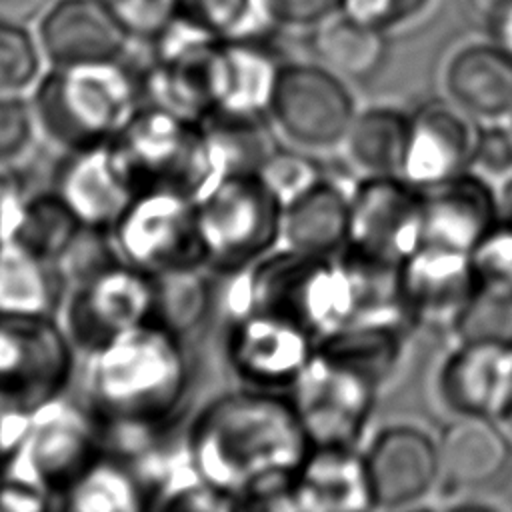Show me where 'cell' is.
Wrapping results in <instances>:
<instances>
[{"mask_svg":"<svg viewBox=\"0 0 512 512\" xmlns=\"http://www.w3.org/2000/svg\"><path fill=\"white\" fill-rule=\"evenodd\" d=\"M310 448L286 392L242 384L210 398L182 442L192 472L236 510H292L290 486Z\"/></svg>","mask_w":512,"mask_h":512,"instance_id":"1","label":"cell"},{"mask_svg":"<svg viewBox=\"0 0 512 512\" xmlns=\"http://www.w3.org/2000/svg\"><path fill=\"white\" fill-rule=\"evenodd\" d=\"M84 404L104 432L148 438L182 410L192 370L184 338L150 320L82 354Z\"/></svg>","mask_w":512,"mask_h":512,"instance_id":"2","label":"cell"},{"mask_svg":"<svg viewBox=\"0 0 512 512\" xmlns=\"http://www.w3.org/2000/svg\"><path fill=\"white\" fill-rule=\"evenodd\" d=\"M230 278V314L268 312L300 326L316 342L358 316H400L394 276L358 270L340 254L320 256L282 246Z\"/></svg>","mask_w":512,"mask_h":512,"instance_id":"3","label":"cell"},{"mask_svg":"<svg viewBox=\"0 0 512 512\" xmlns=\"http://www.w3.org/2000/svg\"><path fill=\"white\" fill-rule=\"evenodd\" d=\"M28 96L40 136L60 152L112 142L142 104L138 70L128 58L48 66Z\"/></svg>","mask_w":512,"mask_h":512,"instance_id":"4","label":"cell"},{"mask_svg":"<svg viewBox=\"0 0 512 512\" xmlns=\"http://www.w3.org/2000/svg\"><path fill=\"white\" fill-rule=\"evenodd\" d=\"M194 200L210 272L240 274L280 248L284 200L260 172H226Z\"/></svg>","mask_w":512,"mask_h":512,"instance_id":"5","label":"cell"},{"mask_svg":"<svg viewBox=\"0 0 512 512\" xmlns=\"http://www.w3.org/2000/svg\"><path fill=\"white\" fill-rule=\"evenodd\" d=\"M132 188L170 186L194 198L218 176L202 120L142 102L110 142Z\"/></svg>","mask_w":512,"mask_h":512,"instance_id":"6","label":"cell"},{"mask_svg":"<svg viewBox=\"0 0 512 512\" xmlns=\"http://www.w3.org/2000/svg\"><path fill=\"white\" fill-rule=\"evenodd\" d=\"M108 236L122 262L150 276L206 268L196 200L180 188L138 190Z\"/></svg>","mask_w":512,"mask_h":512,"instance_id":"7","label":"cell"},{"mask_svg":"<svg viewBox=\"0 0 512 512\" xmlns=\"http://www.w3.org/2000/svg\"><path fill=\"white\" fill-rule=\"evenodd\" d=\"M422 246V190L396 174L362 176L350 190L342 258L352 266L394 274Z\"/></svg>","mask_w":512,"mask_h":512,"instance_id":"8","label":"cell"},{"mask_svg":"<svg viewBox=\"0 0 512 512\" xmlns=\"http://www.w3.org/2000/svg\"><path fill=\"white\" fill-rule=\"evenodd\" d=\"M154 304V276L118 258L72 280L58 318L78 354H86L150 322Z\"/></svg>","mask_w":512,"mask_h":512,"instance_id":"9","label":"cell"},{"mask_svg":"<svg viewBox=\"0 0 512 512\" xmlns=\"http://www.w3.org/2000/svg\"><path fill=\"white\" fill-rule=\"evenodd\" d=\"M356 112L346 80L320 62L280 66L268 118L290 146L306 152L342 146Z\"/></svg>","mask_w":512,"mask_h":512,"instance_id":"10","label":"cell"},{"mask_svg":"<svg viewBox=\"0 0 512 512\" xmlns=\"http://www.w3.org/2000/svg\"><path fill=\"white\" fill-rule=\"evenodd\" d=\"M78 350L58 316L0 312V392L36 408L64 396Z\"/></svg>","mask_w":512,"mask_h":512,"instance_id":"11","label":"cell"},{"mask_svg":"<svg viewBox=\"0 0 512 512\" xmlns=\"http://www.w3.org/2000/svg\"><path fill=\"white\" fill-rule=\"evenodd\" d=\"M106 446V432L88 406L64 394L32 410L22 448L6 470L56 498Z\"/></svg>","mask_w":512,"mask_h":512,"instance_id":"12","label":"cell"},{"mask_svg":"<svg viewBox=\"0 0 512 512\" xmlns=\"http://www.w3.org/2000/svg\"><path fill=\"white\" fill-rule=\"evenodd\" d=\"M380 388L314 352L288 396L312 446H360Z\"/></svg>","mask_w":512,"mask_h":512,"instance_id":"13","label":"cell"},{"mask_svg":"<svg viewBox=\"0 0 512 512\" xmlns=\"http://www.w3.org/2000/svg\"><path fill=\"white\" fill-rule=\"evenodd\" d=\"M316 352V338L300 326L260 310L228 314L224 358L242 386L290 392Z\"/></svg>","mask_w":512,"mask_h":512,"instance_id":"14","label":"cell"},{"mask_svg":"<svg viewBox=\"0 0 512 512\" xmlns=\"http://www.w3.org/2000/svg\"><path fill=\"white\" fill-rule=\"evenodd\" d=\"M476 286L478 276L470 254L422 244L396 268L394 300L410 328L450 332Z\"/></svg>","mask_w":512,"mask_h":512,"instance_id":"15","label":"cell"},{"mask_svg":"<svg viewBox=\"0 0 512 512\" xmlns=\"http://www.w3.org/2000/svg\"><path fill=\"white\" fill-rule=\"evenodd\" d=\"M362 454L374 510L410 508L442 480L438 438L414 424L384 426Z\"/></svg>","mask_w":512,"mask_h":512,"instance_id":"16","label":"cell"},{"mask_svg":"<svg viewBox=\"0 0 512 512\" xmlns=\"http://www.w3.org/2000/svg\"><path fill=\"white\" fill-rule=\"evenodd\" d=\"M478 122L448 98H430L408 112L400 176L428 190L472 170Z\"/></svg>","mask_w":512,"mask_h":512,"instance_id":"17","label":"cell"},{"mask_svg":"<svg viewBox=\"0 0 512 512\" xmlns=\"http://www.w3.org/2000/svg\"><path fill=\"white\" fill-rule=\"evenodd\" d=\"M436 390L454 416L502 422L512 410V344L456 342L440 364Z\"/></svg>","mask_w":512,"mask_h":512,"instance_id":"18","label":"cell"},{"mask_svg":"<svg viewBox=\"0 0 512 512\" xmlns=\"http://www.w3.org/2000/svg\"><path fill=\"white\" fill-rule=\"evenodd\" d=\"M46 66L126 60L132 42L100 0H50L34 22Z\"/></svg>","mask_w":512,"mask_h":512,"instance_id":"19","label":"cell"},{"mask_svg":"<svg viewBox=\"0 0 512 512\" xmlns=\"http://www.w3.org/2000/svg\"><path fill=\"white\" fill-rule=\"evenodd\" d=\"M84 228L108 232L136 190L110 142L62 152L50 186Z\"/></svg>","mask_w":512,"mask_h":512,"instance_id":"20","label":"cell"},{"mask_svg":"<svg viewBox=\"0 0 512 512\" xmlns=\"http://www.w3.org/2000/svg\"><path fill=\"white\" fill-rule=\"evenodd\" d=\"M498 220V190L476 170L422 190V244L470 254Z\"/></svg>","mask_w":512,"mask_h":512,"instance_id":"21","label":"cell"},{"mask_svg":"<svg viewBox=\"0 0 512 512\" xmlns=\"http://www.w3.org/2000/svg\"><path fill=\"white\" fill-rule=\"evenodd\" d=\"M294 512L374 510L364 454L354 446H312L292 486Z\"/></svg>","mask_w":512,"mask_h":512,"instance_id":"22","label":"cell"},{"mask_svg":"<svg viewBox=\"0 0 512 512\" xmlns=\"http://www.w3.org/2000/svg\"><path fill=\"white\" fill-rule=\"evenodd\" d=\"M450 102L474 120L498 122L512 112V52L498 42L460 46L444 66Z\"/></svg>","mask_w":512,"mask_h":512,"instance_id":"23","label":"cell"},{"mask_svg":"<svg viewBox=\"0 0 512 512\" xmlns=\"http://www.w3.org/2000/svg\"><path fill=\"white\" fill-rule=\"evenodd\" d=\"M410 326L398 314H366L316 342V354L382 388L398 370Z\"/></svg>","mask_w":512,"mask_h":512,"instance_id":"24","label":"cell"},{"mask_svg":"<svg viewBox=\"0 0 512 512\" xmlns=\"http://www.w3.org/2000/svg\"><path fill=\"white\" fill-rule=\"evenodd\" d=\"M56 510L142 512L152 510V488L124 452L104 448L56 496Z\"/></svg>","mask_w":512,"mask_h":512,"instance_id":"25","label":"cell"},{"mask_svg":"<svg viewBox=\"0 0 512 512\" xmlns=\"http://www.w3.org/2000/svg\"><path fill=\"white\" fill-rule=\"evenodd\" d=\"M350 190L322 176L284 202L282 246L320 254H342L348 238Z\"/></svg>","mask_w":512,"mask_h":512,"instance_id":"26","label":"cell"},{"mask_svg":"<svg viewBox=\"0 0 512 512\" xmlns=\"http://www.w3.org/2000/svg\"><path fill=\"white\" fill-rule=\"evenodd\" d=\"M442 480L474 488L494 480L510 458L500 422L478 416H454L438 438Z\"/></svg>","mask_w":512,"mask_h":512,"instance_id":"27","label":"cell"},{"mask_svg":"<svg viewBox=\"0 0 512 512\" xmlns=\"http://www.w3.org/2000/svg\"><path fill=\"white\" fill-rule=\"evenodd\" d=\"M68 286L60 264L12 240L0 242V312L58 316Z\"/></svg>","mask_w":512,"mask_h":512,"instance_id":"28","label":"cell"},{"mask_svg":"<svg viewBox=\"0 0 512 512\" xmlns=\"http://www.w3.org/2000/svg\"><path fill=\"white\" fill-rule=\"evenodd\" d=\"M408 136V112L396 106L358 110L342 142L362 176H400Z\"/></svg>","mask_w":512,"mask_h":512,"instance_id":"29","label":"cell"},{"mask_svg":"<svg viewBox=\"0 0 512 512\" xmlns=\"http://www.w3.org/2000/svg\"><path fill=\"white\" fill-rule=\"evenodd\" d=\"M316 60L344 80L372 76L384 62V32L362 24L346 14L332 16L318 24L312 36Z\"/></svg>","mask_w":512,"mask_h":512,"instance_id":"30","label":"cell"},{"mask_svg":"<svg viewBox=\"0 0 512 512\" xmlns=\"http://www.w3.org/2000/svg\"><path fill=\"white\" fill-rule=\"evenodd\" d=\"M226 44L228 84L222 106L216 112L238 116H268L282 64H278L274 54L262 46L260 38L226 40Z\"/></svg>","mask_w":512,"mask_h":512,"instance_id":"31","label":"cell"},{"mask_svg":"<svg viewBox=\"0 0 512 512\" xmlns=\"http://www.w3.org/2000/svg\"><path fill=\"white\" fill-rule=\"evenodd\" d=\"M84 226L52 190L28 192L18 218L6 240H12L28 252L60 264L72 248Z\"/></svg>","mask_w":512,"mask_h":512,"instance_id":"32","label":"cell"},{"mask_svg":"<svg viewBox=\"0 0 512 512\" xmlns=\"http://www.w3.org/2000/svg\"><path fill=\"white\" fill-rule=\"evenodd\" d=\"M210 274L208 268H190L154 276L156 304L152 320L186 338L210 312Z\"/></svg>","mask_w":512,"mask_h":512,"instance_id":"33","label":"cell"},{"mask_svg":"<svg viewBox=\"0 0 512 512\" xmlns=\"http://www.w3.org/2000/svg\"><path fill=\"white\" fill-rule=\"evenodd\" d=\"M176 22L220 40L258 38L260 0H172Z\"/></svg>","mask_w":512,"mask_h":512,"instance_id":"34","label":"cell"},{"mask_svg":"<svg viewBox=\"0 0 512 512\" xmlns=\"http://www.w3.org/2000/svg\"><path fill=\"white\" fill-rule=\"evenodd\" d=\"M450 332L456 342L512 344V290L478 280Z\"/></svg>","mask_w":512,"mask_h":512,"instance_id":"35","label":"cell"},{"mask_svg":"<svg viewBox=\"0 0 512 512\" xmlns=\"http://www.w3.org/2000/svg\"><path fill=\"white\" fill-rule=\"evenodd\" d=\"M46 68L34 28L0 16V94H30Z\"/></svg>","mask_w":512,"mask_h":512,"instance_id":"36","label":"cell"},{"mask_svg":"<svg viewBox=\"0 0 512 512\" xmlns=\"http://www.w3.org/2000/svg\"><path fill=\"white\" fill-rule=\"evenodd\" d=\"M28 94H0V166H18L40 140Z\"/></svg>","mask_w":512,"mask_h":512,"instance_id":"37","label":"cell"},{"mask_svg":"<svg viewBox=\"0 0 512 512\" xmlns=\"http://www.w3.org/2000/svg\"><path fill=\"white\" fill-rule=\"evenodd\" d=\"M132 44L148 46L174 22L172 0H100Z\"/></svg>","mask_w":512,"mask_h":512,"instance_id":"38","label":"cell"},{"mask_svg":"<svg viewBox=\"0 0 512 512\" xmlns=\"http://www.w3.org/2000/svg\"><path fill=\"white\" fill-rule=\"evenodd\" d=\"M260 174L284 202H288L290 198L312 186L318 178H322L320 168L312 160L310 152L296 146H278Z\"/></svg>","mask_w":512,"mask_h":512,"instance_id":"39","label":"cell"},{"mask_svg":"<svg viewBox=\"0 0 512 512\" xmlns=\"http://www.w3.org/2000/svg\"><path fill=\"white\" fill-rule=\"evenodd\" d=\"M480 282L512 290V224L502 218L470 252Z\"/></svg>","mask_w":512,"mask_h":512,"instance_id":"40","label":"cell"},{"mask_svg":"<svg viewBox=\"0 0 512 512\" xmlns=\"http://www.w3.org/2000/svg\"><path fill=\"white\" fill-rule=\"evenodd\" d=\"M472 170L486 178H506L512 174V130L508 124H478Z\"/></svg>","mask_w":512,"mask_h":512,"instance_id":"41","label":"cell"},{"mask_svg":"<svg viewBox=\"0 0 512 512\" xmlns=\"http://www.w3.org/2000/svg\"><path fill=\"white\" fill-rule=\"evenodd\" d=\"M430 0H344L340 12L386 32L388 28L410 22L426 10Z\"/></svg>","mask_w":512,"mask_h":512,"instance_id":"42","label":"cell"},{"mask_svg":"<svg viewBox=\"0 0 512 512\" xmlns=\"http://www.w3.org/2000/svg\"><path fill=\"white\" fill-rule=\"evenodd\" d=\"M344 0H260L264 14L284 26L310 28L340 12Z\"/></svg>","mask_w":512,"mask_h":512,"instance_id":"43","label":"cell"},{"mask_svg":"<svg viewBox=\"0 0 512 512\" xmlns=\"http://www.w3.org/2000/svg\"><path fill=\"white\" fill-rule=\"evenodd\" d=\"M56 510V498L36 482L4 470L0 474V512Z\"/></svg>","mask_w":512,"mask_h":512,"instance_id":"44","label":"cell"},{"mask_svg":"<svg viewBox=\"0 0 512 512\" xmlns=\"http://www.w3.org/2000/svg\"><path fill=\"white\" fill-rule=\"evenodd\" d=\"M32 410L34 408L0 392V466L4 470L14 462L22 448Z\"/></svg>","mask_w":512,"mask_h":512,"instance_id":"45","label":"cell"},{"mask_svg":"<svg viewBox=\"0 0 512 512\" xmlns=\"http://www.w3.org/2000/svg\"><path fill=\"white\" fill-rule=\"evenodd\" d=\"M28 192L18 166H0V242L10 236Z\"/></svg>","mask_w":512,"mask_h":512,"instance_id":"46","label":"cell"},{"mask_svg":"<svg viewBox=\"0 0 512 512\" xmlns=\"http://www.w3.org/2000/svg\"><path fill=\"white\" fill-rule=\"evenodd\" d=\"M50 0H0V16L32 24Z\"/></svg>","mask_w":512,"mask_h":512,"instance_id":"47","label":"cell"},{"mask_svg":"<svg viewBox=\"0 0 512 512\" xmlns=\"http://www.w3.org/2000/svg\"><path fill=\"white\" fill-rule=\"evenodd\" d=\"M486 24L490 26L494 42H498L502 48L512 52V4H508L504 10H500Z\"/></svg>","mask_w":512,"mask_h":512,"instance_id":"48","label":"cell"},{"mask_svg":"<svg viewBox=\"0 0 512 512\" xmlns=\"http://www.w3.org/2000/svg\"><path fill=\"white\" fill-rule=\"evenodd\" d=\"M466 4L470 6V10L480 16L482 20H492L500 10H504L508 4H512V0H466Z\"/></svg>","mask_w":512,"mask_h":512,"instance_id":"49","label":"cell"},{"mask_svg":"<svg viewBox=\"0 0 512 512\" xmlns=\"http://www.w3.org/2000/svg\"><path fill=\"white\" fill-rule=\"evenodd\" d=\"M498 208L500 218L508 224H512V174L502 180V186L498 188Z\"/></svg>","mask_w":512,"mask_h":512,"instance_id":"50","label":"cell"},{"mask_svg":"<svg viewBox=\"0 0 512 512\" xmlns=\"http://www.w3.org/2000/svg\"><path fill=\"white\" fill-rule=\"evenodd\" d=\"M500 424H502L504 430H510V432H512V410L506 414V418H504Z\"/></svg>","mask_w":512,"mask_h":512,"instance_id":"51","label":"cell"},{"mask_svg":"<svg viewBox=\"0 0 512 512\" xmlns=\"http://www.w3.org/2000/svg\"><path fill=\"white\" fill-rule=\"evenodd\" d=\"M506 120H508V128H510V130H512V112H510V114H508V118H506Z\"/></svg>","mask_w":512,"mask_h":512,"instance_id":"52","label":"cell"},{"mask_svg":"<svg viewBox=\"0 0 512 512\" xmlns=\"http://www.w3.org/2000/svg\"><path fill=\"white\" fill-rule=\"evenodd\" d=\"M2 472H4V468H2V466H0V474H2Z\"/></svg>","mask_w":512,"mask_h":512,"instance_id":"53","label":"cell"}]
</instances>
